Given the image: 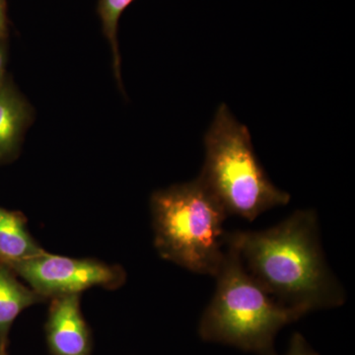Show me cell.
<instances>
[{
	"instance_id": "obj_1",
	"label": "cell",
	"mask_w": 355,
	"mask_h": 355,
	"mask_svg": "<svg viewBox=\"0 0 355 355\" xmlns=\"http://www.w3.org/2000/svg\"><path fill=\"white\" fill-rule=\"evenodd\" d=\"M225 243L266 293L303 316L345 303V292L324 259L314 210H297L266 230L227 233Z\"/></svg>"
},
{
	"instance_id": "obj_2",
	"label": "cell",
	"mask_w": 355,
	"mask_h": 355,
	"mask_svg": "<svg viewBox=\"0 0 355 355\" xmlns=\"http://www.w3.org/2000/svg\"><path fill=\"white\" fill-rule=\"evenodd\" d=\"M225 246V257L216 275V292L203 312L198 334L207 342L259 355H277V333L303 315L266 293L245 270L234 248L226 243Z\"/></svg>"
},
{
	"instance_id": "obj_3",
	"label": "cell",
	"mask_w": 355,
	"mask_h": 355,
	"mask_svg": "<svg viewBox=\"0 0 355 355\" xmlns=\"http://www.w3.org/2000/svg\"><path fill=\"white\" fill-rule=\"evenodd\" d=\"M205 160L198 180L227 216L254 221L284 207L291 195L275 187L254 153L251 133L227 105L217 109L205 135Z\"/></svg>"
},
{
	"instance_id": "obj_4",
	"label": "cell",
	"mask_w": 355,
	"mask_h": 355,
	"mask_svg": "<svg viewBox=\"0 0 355 355\" xmlns=\"http://www.w3.org/2000/svg\"><path fill=\"white\" fill-rule=\"evenodd\" d=\"M150 209L154 246L161 258L216 277L225 257L228 216L200 182L154 191Z\"/></svg>"
},
{
	"instance_id": "obj_5",
	"label": "cell",
	"mask_w": 355,
	"mask_h": 355,
	"mask_svg": "<svg viewBox=\"0 0 355 355\" xmlns=\"http://www.w3.org/2000/svg\"><path fill=\"white\" fill-rule=\"evenodd\" d=\"M33 291L44 298L80 294L92 287L116 289L127 275L120 266L93 259H74L43 253L9 266Z\"/></svg>"
},
{
	"instance_id": "obj_6",
	"label": "cell",
	"mask_w": 355,
	"mask_h": 355,
	"mask_svg": "<svg viewBox=\"0 0 355 355\" xmlns=\"http://www.w3.org/2000/svg\"><path fill=\"white\" fill-rule=\"evenodd\" d=\"M44 324L51 355H92L93 338L80 307V294L51 299Z\"/></svg>"
},
{
	"instance_id": "obj_7",
	"label": "cell",
	"mask_w": 355,
	"mask_h": 355,
	"mask_svg": "<svg viewBox=\"0 0 355 355\" xmlns=\"http://www.w3.org/2000/svg\"><path fill=\"white\" fill-rule=\"evenodd\" d=\"M34 118L33 109L9 79L0 87V162L15 157Z\"/></svg>"
},
{
	"instance_id": "obj_8",
	"label": "cell",
	"mask_w": 355,
	"mask_h": 355,
	"mask_svg": "<svg viewBox=\"0 0 355 355\" xmlns=\"http://www.w3.org/2000/svg\"><path fill=\"white\" fill-rule=\"evenodd\" d=\"M44 251L30 234L26 217L0 207V263L10 266Z\"/></svg>"
},
{
	"instance_id": "obj_9",
	"label": "cell",
	"mask_w": 355,
	"mask_h": 355,
	"mask_svg": "<svg viewBox=\"0 0 355 355\" xmlns=\"http://www.w3.org/2000/svg\"><path fill=\"white\" fill-rule=\"evenodd\" d=\"M44 298L31 287L26 286L8 266L0 263V336L7 340L16 318L27 308L44 302Z\"/></svg>"
},
{
	"instance_id": "obj_10",
	"label": "cell",
	"mask_w": 355,
	"mask_h": 355,
	"mask_svg": "<svg viewBox=\"0 0 355 355\" xmlns=\"http://www.w3.org/2000/svg\"><path fill=\"white\" fill-rule=\"evenodd\" d=\"M132 2L133 0H99L97 4V12L101 20L103 33L111 46L114 77L121 89H123V83L121 60L118 43V26L121 16Z\"/></svg>"
},
{
	"instance_id": "obj_11",
	"label": "cell",
	"mask_w": 355,
	"mask_h": 355,
	"mask_svg": "<svg viewBox=\"0 0 355 355\" xmlns=\"http://www.w3.org/2000/svg\"><path fill=\"white\" fill-rule=\"evenodd\" d=\"M286 355H319L306 342L304 336L299 333L292 336L288 350Z\"/></svg>"
},
{
	"instance_id": "obj_12",
	"label": "cell",
	"mask_w": 355,
	"mask_h": 355,
	"mask_svg": "<svg viewBox=\"0 0 355 355\" xmlns=\"http://www.w3.org/2000/svg\"><path fill=\"white\" fill-rule=\"evenodd\" d=\"M7 62V38L0 40V87L6 80Z\"/></svg>"
},
{
	"instance_id": "obj_13",
	"label": "cell",
	"mask_w": 355,
	"mask_h": 355,
	"mask_svg": "<svg viewBox=\"0 0 355 355\" xmlns=\"http://www.w3.org/2000/svg\"><path fill=\"white\" fill-rule=\"evenodd\" d=\"M6 0H0V40L7 38Z\"/></svg>"
},
{
	"instance_id": "obj_14",
	"label": "cell",
	"mask_w": 355,
	"mask_h": 355,
	"mask_svg": "<svg viewBox=\"0 0 355 355\" xmlns=\"http://www.w3.org/2000/svg\"><path fill=\"white\" fill-rule=\"evenodd\" d=\"M6 347H7V343H6V345H2L1 347H0V355H7Z\"/></svg>"
},
{
	"instance_id": "obj_15",
	"label": "cell",
	"mask_w": 355,
	"mask_h": 355,
	"mask_svg": "<svg viewBox=\"0 0 355 355\" xmlns=\"http://www.w3.org/2000/svg\"><path fill=\"white\" fill-rule=\"evenodd\" d=\"M6 343H7V340L0 336V347H1L2 345H6Z\"/></svg>"
}]
</instances>
